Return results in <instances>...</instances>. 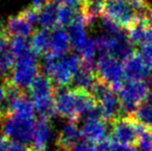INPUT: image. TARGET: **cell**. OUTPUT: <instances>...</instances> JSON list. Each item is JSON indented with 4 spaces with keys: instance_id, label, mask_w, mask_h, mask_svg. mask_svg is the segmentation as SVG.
<instances>
[{
    "instance_id": "cell-1",
    "label": "cell",
    "mask_w": 152,
    "mask_h": 151,
    "mask_svg": "<svg viewBox=\"0 0 152 151\" xmlns=\"http://www.w3.org/2000/svg\"><path fill=\"white\" fill-rule=\"evenodd\" d=\"M97 101L90 92L77 88H56L55 108L56 113L67 118L69 122H77L97 106Z\"/></svg>"
},
{
    "instance_id": "cell-2",
    "label": "cell",
    "mask_w": 152,
    "mask_h": 151,
    "mask_svg": "<svg viewBox=\"0 0 152 151\" xmlns=\"http://www.w3.org/2000/svg\"><path fill=\"white\" fill-rule=\"evenodd\" d=\"M82 64L81 57L78 55H66L59 59L46 57L45 71L55 87H67L72 82L75 76Z\"/></svg>"
},
{
    "instance_id": "cell-3",
    "label": "cell",
    "mask_w": 152,
    "mask_h": 151,
    "mask_svg": "<svg viewBox=\"0 0 152 151\" xmlns=\"http://www.w3.org/2000/svg\"><path fill=\"white\" fill-rule=\"evenodd\" d=\"M30 98L34 109L39 117L49 119L56 115L55 108V90L51 80L46 75L39 74L30 86Z\"/></svg>"
},
{
    "instance_id": "cell-4",
    "label": "cell",
    "mask_w": 152,
    "mask_h": 151,
    "mask_svg": "<svg viewBox=\"0 0 152 151\" xmlns=\"http://www.w3.org/2000/svg\"><path fill=\"white\" fill-rule=\"evenodd\" d=\"M148 90L147 83L144 81H124L118 92L120 101L119 117H134L139 106L144 103Z\"/></svg>"
},
{
    "instance_id": "cell-5",
    "label": "cell",
    "mask_w": 152,
    "mask_h": 151,
    "mask_svg": "<svg viewBox=\"0 0 152 151\" xmlns=\"http://www.w3.org/2000/svg\"><path fill=\"white\" fill-rule=\"evenodd\" d=\"M110 124L113 141L127 147L138 145L141 133L145 129L134 117H117Z\"/></svg>"
},
{
    "instance_id": "cell-6",
    "label": "cell",
    "mask_w": 152,
    "mask_h": 151,
    "mask_svg": "<svg viewBox=\"0 0 152 151\" xmlns=\"http://www.w3.org/2000/svg\"><path fill=\"white\" fill-rule=\"evenodd\" d=\"M96 75L114 92H119L125 81L123 63L110 54H100L96 63Z\"/></svg>"
},
{
    "instance_id": "cell-7",
    "label": "cell",
    "mask_w": 152,
    "mask_h": 151,
    "mask_svg": "<svg viewBox=\"0 0 152 151\" xmlns=\"http://www.w3.org/2000/svg\"><path fill=\"white\" fill-rule=\"evenodd\" d=\"M38 67L39 66L35 57L31 54L27 55L17 59L14 69L6 80L18 89L24 91V89L30 88L36 77L39 75Z\"/></svg>"
},
{
    "instance_id": "cell-8",
    "label": "cell",
    "mask_w": 152,
    "mask_h": 151,
    "mask_svg": "<svg viewBox=\"0 0 152 151\" xmlns=\"http://www.w3.org/2000/svg\"><path fill=\"white\" fill-rule=\"evenodd\" d=\"M1 129L7 139L14 140L19 143H28L33 139L35 121L33 119L21 118L10 115L2 120Z\"/></svg>"
},
{
    "instance_id": "cell-9",
    "label": "cell",
    "mask_w": 152,
    "mask_h": 151,
    "mask_svg": "<svg viewBox=\"0 0 152 151\" xmlns=\"http://www.w3.org/2000/svg\"><path fill=\"white\" fill-rule=\"evenodd\" d=\"M102 16L111 19L122 28L128 29L136 24L137 15L128 0H106Z\"/></svg>"
},
{
    "instance_id": "cell-10",
    "label": "cell",
    "mask_w": 152,
    "mask_h": 151,
    "mask_svg": "<svg viewBox=\"0 0 152 151\" xmlns=\"http://www.w3.org/2000/svg\"><path fill=\"white\" fill-rule=\"evenodd\" d=\"M151 67L140 52H134L125 61H123L125 81L146 80L151 75Z\"/></svg>"
},
{
    "instance_id": "cell-11",
    "label": "cell",
    "mask_w": 152,
    "mask_h": 151,
    "mask_svg": "<svg viewBox=\"0 0 152 151\" xmlns=\"http://www.w3.org/2000/svg\"><path fill=\"white\" fill-rule=\"evenodd\" d=\"M86 24L83 17L79 14L77 15L76 19L72 21V24L68 26V36H69L70 44L82 54L87 48L92 44V40H89L86 35Z\"/></svg>"
},
{
    "instance_id": "cell-12",
    "label": "cell",
    "mask_w": 152,
    "mask_h": 151,
    "mask_svg": "<svg viewBox=\"0 0 152 151\" xmlns=\"http://www.w3.org/2000/svg\"><path fill=\"white\" fill-rule=\"evenodd\" d=\"M81 135L89 143L99 144L109 137L108 122L104 119H86L81 128Z\"/></svg>"
},
{
    "instance_id": "cell-13",
    "label": "cell",
    "mask_w": 152,
    "mask_h": 151,
    "mask_svg": "<svg viewBox=\"0 0 152 151\" xmlns=\"http://www.w3.org/2000/svg\"><path fill=\"white\" fill-rule=\"evenodd\" d=\"M70 40L68 33L64 29L55 28L51 33V42H50V51L47 57L49 58L59 59L64 57L68 53L70 49Z\"/></svg>"
},
{
    "instance_id": "cell-14",
    "label": "cell",
    "mask_w": 152,
    "mask_h": 151,
    "mask_svg": "<svg viewBox=\"0 0 152 151\" xmlns=\"http://www.w3.org/2000/svg\"><path fill=\"white\" fill-rule=\"evenodd\" d=\"M81 129L76 122H69L59 131L57 137V146L60 151H70L80 142Z\"/></svg>"
},
{
    "instance_id": "cell-15",
    "label": "cell",
    "mask_w": 152,
    "mask_h": 151,
    "mask_svg": "<svg viewBox=\"0 0 152 151\" xmlns=\"http://www.w3.org/2000/svg\"><path fill=\"white\" fill-rule=\"evenodd\" d=\"M51 135L52 131L49 119L39 117L35 122V129L32 139V144H33L31 147L32 151H45L48 142L50 141Z\"/></svg>"
},
{
    "instance_id": "cell-16",
    "label": "cell",
    "mask_w": 152,
    "mask_h": 151,
    "mask_svg": "<svg viewBox=\"0 0 152 151\" xmlns=\"http://www.w3.org/2000/svg\"><path fill=\"white\" fill-rule=\"evenodd\" d=\"M59 1L57 0H48L45 3L44 7L38 12V23L42 29H55L57 22V14H58Z\"/></svg>"
},
{
    "instance_id": "cell-17",
    "label": "cell",
    "mask_w": 152,
    "mask_h": 151,
    "mask_svg": "<svg viewBox=\"0 0 152 151\" xmlns=\"http://www.w3.org/2000/svg\"><path fill=\"white\" fill-rule=\"evenodd\" d=\"M3 31L10 37H27L33 32V26L19 15L8 20L5 30Z\"/></svg>"
},
{
    "instance_id": "cell-18",
    "label": "cell",
    "mask_w": 152,
    "mask_h": 151,
    "mask_svg": "<svg viewBox=\"0 0 152 151\" xmlns=\"http://www.w3.org/2000/svg\"><path fill=\"white\" fill-rule=\"evenodd\" d=\"M79 14L83 17L86 26L93 24L98 17L102 16L104 2L100 0H83L79 5Z\"/></svg>"
},
{
    "instance_id": "cell-19",
    "label": "cell",
    "mask_w": 152,
    "mask_h": 151,
    "mask_svg": "<svg viewBox=\"0 0 152 151\" xmlns=\"http://www.w3.org/2000/svg\"><path fill=\"white\" fill-rule=\"evenodd\" d=\"M127 37L132 44L141 47L152 44V28L142 23L136 22V24L127 29Z\"/></svg>"
},
{
    "instance_id": "cell-20",
    "label": "cell",
    "mask_w": 152,
    "mask_h": 151,
    "mask_svg": "<svg viewBox=\"0 0 152 151\" xmlns=\"http://www.w3.org/2000/svg\"><path fill=\"white\" fill-rule=\"evenodd\" d=\"M51 34L46 29H40L32 34L30 39L31 52L34 55H48L50 51Z\"/></svg>"
},
{
    "instance_id": "cell-21",
    "label": "cell",
    "mask_w": 152,
    "mask_h": 151,
    "mask_svg": "<svg viewBox=\"0 0 152 151\" xmlns=\"http://www.w3.org/2000/svg\"><path fill=\"white\" fill-rule=\"evenodd\" d=\"M10 53L17 59L30 55V42H28L26 37H14L10 40Z\"/></svg>"
},
{
    "instance_id": "cell-22",
    "label": "cell",
    "mask_w": 152,
    "mask_h": 151,
    "mask_svg": "<svg viewBox=\"0 0 152 151\" xmlns=\"http://www.w3.org/2000/svg\"><path fill=\"white\" fill-rule=\"evenodd\" d=\"M134 118L145 128L152 131V105L146 103L140 105L134 113Z\"/></svg>"
},
{
    "instance_id": "cell-23",
    "label": "cell",
    "mask_w": 152,
    "mask_h": 151,
    "mask_svg": "<svg viewBox=\"0 0 152 151\" xmlns=\"http://www.w3.org/2000/svg\"><path fill=\"white\" fill-rule=\"evenodd\" d=\"M78 12L75 7H70L67 5L59 4L58 14H57V22L60 27L69 26L72 23V21L76 19Z\"/></svg>"
},
{
    "instance_id": "cell-24",
    "label": "cell",
    "mask_w": 152,
    "mask_h": 151,
    "mask_svg": "<svg viewBox=\"0 0 152 151\" xmlns=\"http://www.w3.org/2000/svg\"><path fill=\"white\" fill-rule=\"evenodd\" d=\"M14 55L10 53V51H6L0 54V77L4 76L6 74H10L12 69H14V65L16 63Z\"/></svg>"
},
{
    "instance_id": "cell-25",
    "label": "cell",
    "mask_w": 152,
    "mask_h": 151,
    "mask_svg": "<svg viewBox=\"0 0 152 151\" xmlns=\"http://www.w3.org/2000/svg\"><path fill=\"white\" fill-rule=\"evenodd\" d=\"M102 24L104 29L107 31V33L110 34L111 36H119V35L124 34L123 28L119 26L117 23H115L114 21L111 20V19L107 18V17L102 16Z\"/></svg>"
},
{
    "instance_id": "cell-26",
    "label": "cell",
    "mask_w": 152,
    "mask_h": 151,
    "mask_svg": "<svg viewBox=\"0 0 152 151\" xmlns=\"http://www.w3.org/2000/svg\"><path fill=\"white\" fill-rule=\"evenodd\" d=\"M139 147L142 151H152V131L145 128L141 133L140 140L138 143Z\"/></svg>"
},
{
    "instance_id": "cell-27",
    "label": "cell",
    "mask_w": 152,
    "mask_h": 151,
    "mask_svg": "<svg viewBox=\"0 0 152 151\" xmlns=\"http://www.w3.org/2000/svg\"><path fill=\"white\" fill-rule=\"evenodd\" d=\"M20 15L25 19V20H27L32 25H33L34 23L38 22V12L34 10L32 7L27 8V9L23 10V12H21Z\"/></svg>"
},
{
    "instance_id": "cell-28",
    "label": "cell",
    "mask_w": 152,
    "mask_h": 151,
    "mask_svg": "<svg viewBox=\"0 0 152 151\" xmlns=\"http://www.w3.org/2000/svg\"><path fill=\"white\" fill-rule=\"evenodd\" d=\"M70 151H98V148L96 144L89 143L87 141H80Z\"/></svg>"
},
{
    "instance_id": "cell-29",
    "label": "cell",
    "mask_w": 152,
    "mask_h": 151,
    "mask_svg": "<svg viewBox=\"0 0 152 151\" xmlns=\"http://www.w3.org/2000/svg\"><path fill=\"white\" fill-rule=\"evenodd\" d=\"M143 58L152 66V44H145L141 47V50L139 51Z\"/></svg>"
},
{
    "instance_id": "cell-30",
    "label": "cell",
    "mask_w": 152,
    "mask_h": 151,
    "mask_svg": "<svg viewBox=\"0 0 152 151\" xmlns=\"http://www.w3.org/2000/svg\"><path fill=\"white\" fill-rule=\"evenodd\" d=\"M7 151H32V149L25 144L19 143V142H10Z\"/></svg>"
},
{
    "instance_id": "cell-31",
    "label": "cell",
    "mask_w": 152,
    "mask_h": 151,
    "mask_svg": "<svg viewBox=\"0 0 152 151\" xmlns=\"http://www.w3.org/2000/svg\"><path fill=\"white\" fill-rule=\"evenodd\" d=\"M10 40V37L8 36L4 31H2V32L0 33V54L7 51Z\"/></svg>"
},
{
    "instance_id": "cell-32",
    "label": "cell",
    "mask_w": 152,
    "mask_h": 151,
    "mask_svg": "<svg viewBox=\"0 0 152 151\" xmlns=\"http://www.w3.org/2000/svg\"><path fill=\"white\" fill-rule=\"evenodd\" d=\"M10 144V139H7L4 135L0 133V151H7Z\"/></svg>"
},
{
    "instance_id": "cell-33",
    "label": "cell",
    "mask_w": 152,
    "mask_h": 151,
    "mask_svg": "<svg viewBox=\"0 0 152 151\" xmlns=\"http://www.w3.org/2000/svg\"><path fill=\"white\" fill-rule=\"evenodd\" d=\"M82 1L83 0H59V3L63 4V5L70 6V7H74L76 5H80Z\"/></svg>"
},
{
    "instance_id": "cell-34",
    "label": "cell",
    "mask_w": 152,
    "mask_h": 151,
    "mask_svg": "<svg viewBox=\"0 0 152 151\" xmlns=\"http://www.w3.org/2000/svg\"><path fill=\"white\" fill-rule=\"evenodd\" d=\"M44 5H45V3L42 0H32L31 7L33 8L34 10H36V12H39V10L44 7Z\"/></svg>"
},
{
    "instance_id": "cell-35",
    "label": "cell",
    "mask_w": 152,
    "mask_h": 151,
    "mask_svg": "<svg viewBox=\"0 0 152 151\" xmlns=\"http://www.w3.org/2000/svg\"><path fill=\"white\" fill-rule=\"evenodd\" d=\"M129 151H141V150H139L138 148H137L136 146H134V147H130L129 148Z\"/></svg>"
},
{
    "instance_id": "cell-36",
    "label": "cell",
    "mask_w": 152,
    "mask_h": 151,
    "mask_svg": "<svg viewBox=\"0 0 152 151\" xmlns=\"http://www.w3.org/2000/svg\"><path fill=\"white\" fill-rule=\"evenodd\" d=\"M0 28H1V22H0Z\"/></svg>"
}]
</instances>
